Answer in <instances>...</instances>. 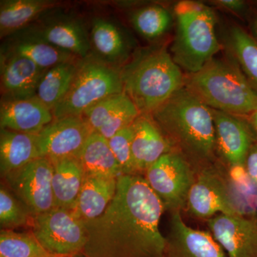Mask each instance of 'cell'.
<instances>
[{"instance_id":"cell-1","label":"cell","mask_w":257,"mask_h":257,"mask_svg":"<svg viewBox=\"0 0 257 257\" xmlns=\"http://www.w3.org/2000/svg\"><path fill=\"white\" fill-rule=\"evenodd\" d=\"M165 209L143 175H121L102 215L85 223L86 257H165L160 222Z\"/></svg>"},{"instance_id":"cell-2","label":"cell","mask_w":257,"mask_h":257,"mask_svg":"<svg viewBox=\"0 0 257 257\" xmlns=\"http://www.w3.org/2000/svg\"><path fill=\"white\" fill-rule=\"evenodd\" d=\"M151 115L175 151L197 171L217 162L212 111L183 87Z\"/></svg>"},{"instance_id":"cell-3","label":"cell","mask_w":257,"mask_h":257,"mask_svg":"<svg viewBox=\"0 0 257 257\" xmlns=\"http://www.w3.org/2000/svg\"><path fill=\"white\" fill-rule=\"evenodd\" d=\"M184 87L214 110L243 117L257 110V91L231 55L214 57L197 72L185 74Z\"/></svg>"},{"instance_id":"cell-4","label":"cell","mask_w":257,"mask_h":257,"mask_svg":"<svg viewBox=\"0 0 257 257\" xmlns=\"http://www.w3.org/2000/svg\"><path fill=\"white\" fill-rule=\"evenodd\" d=\"M124 92L150 114L184 86L185 74L165 47L147 50L121 69Z\"/></svg>"},{"instance_id":"cell-5","label":"cell","mask_w":257,"mask_h":257,"mask_svg":"<svg viewBox=\"0 0 257 257\" xmlns=\"http://www.w3.org/2000/svg\"><path fill=\"white\" fill-rule=\"evenodd\" d=\"M177 30L171 52L185 74L197 72L220 52L215 32L214 12L197 2H179L174 8Z\"/></svg>"},{"instance_id":"cell-6","label":"cell","mask_w":257,"mask_h":257,"mask_svg":"<svg viewBox=\"0 0 257 257\" xmlns=\"http://www.w3.org/2000/svg\"><path fill=\"white\" fill-rule=\"evenodd\" d=\"M123 92L121 69L89 55L79 61L68 93L52 114L55 119L82 116L96 103Z\"/></svg>"},{"instance_id":"cell-7","label":"cell","mask_w":257,"mask_h":257,"mask_svg":"<svg viewBox=\"0 0 257 257\" xmlns=\"http://www.w3.org/2000/svg\"><path fill=\"white\" fill-rule=\"evenodd\" d=\"M32 231L45 251L56 256L82 254L87 241L85 223L73 211L60 208L33 216Z\"/></svg>"},{"instance_id":"cell-8","label":"cell","mask_w":257,"mask_h":257,"mask_svg":"<svg viewBox=\"0 0 257 257\" xmlns=\"http://www.w3.org/2000/svg\"><path fill=\"white\" fill-rule=\"evenodd\" d=\"M196 173L188 160L174 150L161 157L147 170L144 177L160 198L165 211L171 214L185 209Z\"/></svg>"},{"instance_id":"cell-9","label":"cell","mask_w":257,"mask_h":257,"mask_svg":"<svg viewBox=\"0 0 257 257\" xmlns=\"http://www.w3.org/2000/svg\"><path fill=\"white\" fill-rule=\"evenodd\" d=\"M185 210L192 217L206 221L219 214L243 213L227 178L216 163L197 171Z\"/></svg>"},{"instance_id":"cell-10","label":"cell","mask_w":257,"mask_h":257,"mask_svg":"<svg viewBox=\"0 0 257 257\" xmlns=\"http://www.w3.org/2000/svg\"><path fill=\"white\" fill-rule=\"evenodd\" d=\"M52 175V162L40 157L5 176L3 184L35 216L55 208Z\"/></svg>"},{"instance_id":"cell-11","label":"cell","mask_w":257,"mask_h":257,"mask_svg":"<svg viewBox=\"0 0 257 257\" xmlns=\"http://www.w3.org/2000/svg\"><path fill=\"white\" fill-rule=\"evenodd\" d=\"M92 133L82 116L54 119L36 135L39 155L52 163L77 158Z\"/></svg>"},{"instance_id":"cell-12","label":"cell","mask_w":257,"mask_h":257,"mask_svg":"<svg viewBox=\"0 0 257 257\" xmlns=\"http://www.w3.org/2000/svg\"><path fill=\"white\" fill-rule=\"evenodd\" d=\"M211 109L215 128L216 154L225 165L244 167L257 134L248 119Z\"/></svg>"},{"instance_id":"cell-13","label":"cell","mask_w":257,"mask_h":257,"mask_svg":"<svg viewBox=\"0 0 257 257\" xmlns=\"http://www.w3.org/2000/svg\"><path fill=\"white\" fill-rule=\"evenodd\" d=\"M209 231L228 257H257V217L243 213L207 220Z\"/></svg>"},{"instance_id":"cell-14","label":"cell","mask_w":257,"mask_h":257,"mask_svg":"<svg viewBox=\"0 0 257 257\" xmlns=\"http://www.w3.org/2000/svg\"><path fill=\"white\" fill-rule=\"evenodd\" d=\"M165 257H226L210 231L190 227L181 211L171 213Z\"/></svg>"},{"instance_id":"cell-15","label":"cell","mask_w":257,"mask_h":257,"mask_svg":"<svg viewBox=\"0 0 257 257\" xmlns=\"http://www.w3.org/2000/svg\"><path fill=\"white\" fill-rule=\"evenodd\" d=\"M141 115L124 92L106 98L87 109L82 116L92 130L109 140L120 130L133 124Z\"/></svg>"},{"instance_id":"cell-16","label":"cell","mask_w":257,"mask_h":257,"mask_svg":"<svg viewBox=\"0 0 257 257\" xmlns=\"http://www.w3.org/2000/svg\"><path fill=\"white\" fill-rule=\"evenodd\" d=\"M1 99H29L37 89L46 69L25 57L1 54Z\"/></svg>"},{"instance_id":"cell-17","label":"cell","mask_w":257,"mask_h":257,"mask_svg":"<svg viewBox=\"0 0 257 257\" xmlns=\"http://www.w3.org/2000/svg\"><path fill=\"white\" fill-rule=\"evenodd\" d=\"M54 119L52 111L36 96L29 99H1V128L37 135Z\"/></svg>"},{"instance_id":"cell-18","label":"cell","mask_w":257,"mask_h":257,"mask_svg":"<svg viewBox=\"0 0 257 257\" xmlns=\"http://www.w3.org/2000/svg\"><path fill=\"white\" fill-rule=\"evenodd\" d=\"M133 125V155L138 175L145 172L161 157L174 151L150 114H141Z\"/></svg>"},{"instance_id":"cell-19","label":"cell","mask_w":257,"mask_h":257,"mask_svg":"<svg viewBox=\"0 0 257 257\" xmlns=\"http://www.w3.org/2000/svg\"><path fill=\"white\" fill-rule=\"evenodd\" d=\"M61 50L84 59L89 55L90 44L82 24L71 19L53 20L23 30Z\"/></svg>"},{"instance_id":"cell-20","label":"cell","mask_w":257,"mask_h":257,"mask_svg":"<svg viewBox=\"0 0 257 257\" xmlns=\"http://www.w3.org/2000/svg\"><path fill=\"white\" fill-rule=\"evenodd\" d=\"M13 36L2 47L1 54L25 57L40 68L47 70L60 64L81 60L73 54L57 48L28 32H21Z\"/></svg>"},{"instance_id":"cell-21","label":"cell","mask_w":257,"mask_h":257,"mask_svg":"<svg viewBox=\"0 0 257 257\" xmlns=\"http://www.w3.org/2000/svg\"><path fill=\"white\" fill-rule=\"evenodd\" d=\"M117 179L85 176L73 212L84 223L97 219L114 199Z\"/></svg>"},{"instance_id":"cell-22","label":"cell","mask_w":257,"mask_h":257,"mask_svg":"<svg viewBox=\"0 0 257 257\" xmlns=\"http://www.w3.org/2000/svg\"><path fill=\"white\" fill-rule=\"evenodd\" d=\"M40 158L36 135L0 130V173L2 178Z\"/></svg>"},{"instance_id":"cell-23","label":"cell","mask_w":257,"mask_h":257,"mask_svg":"<svg viewBox=\"0 0 257 257\" xmlns=\"http://www.w3.org/2000/svg\"><path fill=\"white\" fill-rule=\"evenodd\" d=\"M52 165L55 207L73 210L85 177L82 166L77 158L64 159Z\"/></svg>"},{"instance_id":"cell-24","label":"cell","mask_w":257,"mask_h":257,"mask_svg":"<svg viewBox=\"0 0 257 257\" xmlns=\"http://www.w3.org/2000/svg\"><path fill=\"white\" fill-rule=\"evenodd\" d=\"M85 176L118 179L123 175L108 140L92 133L77 157Z\"/></svg>"},{"instance_id":"cell-25","label":"cell","mask_w":257,"mask_h":257,"mask_svg":"<svg viewBox=\"0 0 257 257\" xmlns=\"http://www.w3.org/2000/svg\"><path fill=\"white\" fill-rule=\"evenodd\" d=\"M57 3L48 0H4L0 4L1 37L10 36L26 28L45 12L53 9Z\"/></svg>"},{"instance_id":"cell-26","label":"cell","mask_w":257,"mask_h":257,"mask_svg":"<svg viewBox=\"0 0 257 257\" xmlns=\"http://www.w3.org/2000/svg\"><path fill=\"white\" fill-rule=\"evenodd\" d=\"M79 61L56 65L47 69L42 76L37 87L36 97L51 111H53L68 93L77 73Z\"/></svg>"},{"instance_id":"cell-27","label":"cell","mask_w":257,"mask_h":257,"mask_svg":"<svg viewBox=\"0 0 257 257\" xmlns=\"http://www.w3.org/2000/svg\"><path fill=\"white\" fill-rule=\"evenodd\" d=\"M229 55L257 91V42L252 35L238 25L230 28L227 34Z\"/></svg>"},{"instance_id":"cell-28","label":"cell","mask_w":257,"mask_h":257,"mask_svg":"<svg viewBox=\"0 0 257 257\" xmlns=\"http://www.w3.org/2000/svg\"><path fill=\"white\" fill-rule=\"evenodd\" d=\"M91 39L99 58L104 62L111 64L124 55L126 45L121 32L106 20L100 18L94 20Z\"/></svg>"},{"instance_id":"cell-29","label":"cell","mask_w":257,"mask_h":257,"mask_svg":"<svg viewBox=\"0 0 257 257\" xmlns=\"http://www.w3.org/2000/svg\"><path fill=\"white\" fill-rule=\"evenodd\" d=\"M50 253L37 241L32 231L18 233L1 229L0 257H45Z\"/></svg>"},{"instance_id":"cell-30","label":"cell","mask_w":257,"mask_h":257,"mask_svg":"<svg viewBox=\"0 0 257 257\" xmlns=\"http://www.w3.org/2000/svg\"><path fill=\"white\" fill-rule=\"evenodd\" d=\"M170 13L158 5L137 10L132 16V23L137 31L149 40L162 36L172 24Z\"/></svg>"},{"instance_id":"cell-31","label":"cell","mask_w":257,"mask_h":257,"mask_svg":"<svg viewBox=\"0 0 257 257\" xmlns=\"http://www.w3.org/2000/svg\"><path fill=\"white\" fill-rule=\"evenodd\" d=\"M33 216L4 184L0 187V226L1 229L14 230L31 226Z\"/></svg>"},{"instance_id":"cell-32","label":"cell","mask_w":257,"mask_h":257,"mask_svg":"<svg viewBox=\"0 0 257 257\" xmlns=\"http://www.w3.org/2000/svg\"><path fill=\"white\" fill-rule=\"evenodd\" d=\"M133 125H130L108 140L109 147L119 164L123 175H138L133 158Z\"/></svg>"},{"instance_id":"cell-33","label":"cell","mask_w":257,"mask_h":257,"mask_svg":"<svg viewBox=\"0 0 257 257\" xmlns=\"http://www.w3.org/2000/svg\"><path fill=\"white\" fill-rule=\"evenodd\" d=\"M244 170L251 183L257 187V139L248 151Z\"/></svg>"},{"instance_id":"cell-34","label":"cell","mask_w":257,"mask_h":257,"mask_svg":"<svg viewBox=\"0 0 257 257\" xmlns=\"http://www.w3.org/2000/svg\"><path fill=\"white\" fill-rule=\"evenodd\" d=\"M214 4L235 13H241L246 6L245 2L241 0H218V1H214Z\"/></svg>"},{"instance_id":"cell-35","label":"cell","mask_w":257,"mask_h":257,"mask_svg":"<svg viewBox=\"0 0 257 257\" xmlns=\"http://www.w3.org/2000/svg\"><path fill=\"white\" fill-rule=\"evenodd\" d=\"M251 32H252V36L257 42V14L253 16L251 24Z\"/></svg>"},{"instance_id":"cell-36","label":"cell","mask_w":257,"mask_h":257,"mask_svg":"<svg viewBox=\"0 0 257 257\" xmlns=\"http://www.w3.org/2000/svg\"><path fill=\"white\" fill-rule=\"evenodd\" d=\"M248 119L257 134V110L253 112L251 116H248Z\"/></svg>"},{"instance_id":"cell-37","label":"cell","mask_w":257,"mask_h":257,"mask_svg":"<svg viewBox=\"0 0 257 257\" xmlns=\"http://www.w3.org/2000/svg\"><path fill=\"white\" fill-rule=\"evenodd\" d=\"M61 257H82V254L75 255V256H61Z\"/></svg>"},{"instance_id":"cell-38","label":"cell","mask_w":257,"mask_h":257,"mask_svg":"<svg viewBox=\"0 0 257 257\" xmlns=\"http://www.w3.org/2000/svg\"><path fill=\"white\" fill-rule=\"evenodd\" d=\"M45 257H59V256H53V255H49V256H47Z\"/></svg>"},{"instance_id":"cell-39","label":"cell","mask_w":257,"mask_h":257,"mask_svg":"<svg viewBox=\"0 0 257 257\" xmlns=\"http://www.w3.org/2000/svg\"><path fill=\"white\" fill-rule=\"evenodd\" d=\"M82 257H86V256H84V255L82 254Z\"/></svg>"},{"instance_id":"cell-40","label":"cell","mask_w":257,"mask_h":257,"mask_svg":"<svg viewBox=\"0 0 257 257\" xmlns=\"http://www.w3.org/2000/svg\"><path fill=\"white\" fill-rule=\"evenodd\" d=\"M256 4H257V2H256Z\"/></svg>"}]
</instances>
